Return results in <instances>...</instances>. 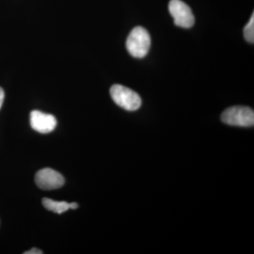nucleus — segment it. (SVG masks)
Wrapping results in <instances>:
<instances>
[{"instance_id":"obj_1","label":"nucleus","mask_w":254,"mask_h":254,"mask_svg":"<svg viewBox=\"0 0 254 254\" xmlns=\"http://www.w3.org/2000/svg\"><path fill=\"white\" fill-rule=\"evenodd\" d=\"M150 43V36L147 30L137 26L132 29L127 38V49L132 57L141 59L149 52Z\"/></svg>"},{"instance_id":"obj_2","label":"nucleus","mask_w":254,"mask_h":254,"mask_svg":"<svg viewBox=\"0 0 254 254\" xmlns=\"http://www.w3.org/2000/svg\"><path fill=\"white\" fill-rule=\"evenodd\" d=\"M113 101L127 111H136L141 106V97L136 92L122 85L115 84L110 88Z\"/></svg>"},{"instance_id":"obj_3","label":"nucleus","mask_w":254,"mask_h":254,"mask_svg":"<svg viewBox=\"0 0 254 254\" xmlns=\"http://www.w3.org/2000/svg\"><path fill=\"white\" fill-rule=\"evenodd\" d=\"M222 123L230 126L253 127L254 112L252 108L245 106H234L227 108L221 115Z\"/></svg>"},{"instance_id":"obj_4","label":"nucleus","mask_w":254,"mask_h":254,"mask_svg":"<svg viewBox=\"0 0 254 254\" xmlns=\"http://www.w3.org/2000/svg\"><path fill=\"white\" fill-rule=\"evenodd\" d=\"M169 11L177 26L190 28L194 24L195 18L191 9L181 0H171L169 3Z\"/></svg>"},{"instance_id":"obj_5","label":"nucleus","mask_w":254,"mask_h":254,"mask_svg":"<svg viewBox=\"0 0 254 254\" xmlns=\"http://www.w3.org/2000/svg\"><path fill=\"white\" fill-rule=\"evenodd\" d=\"M35 182L41 190H53L61 188L64 185V178L53 169L44 168L36 173Z\"/></svg>"},{"instance_id":"obj_6","label":"nucleus","mask_w":254,"mask_h":254,"mask_svg":"<svg viewBox=\"0 0 254 254\" xmlns=\"http://www.w3.org/2000/svg\"><path fill=\"white\" fill-rule=\"evenodd\" d=\"M30 124L33 129L41 133H48L56 128V118L50 114L33 110L30 115Z\"/></svg>"},{"instance_id":"obj_7","label":"nucleus","mask_w":254,"mask_h":254,"mask_svg":"<svg viewBox=\"0 0 254 254\" xmlns=\"http://www.w3.org/2000/svg\"><path fill=\"white\" fill-rule=\"evenodd\" d=\"M43 206L55 213L62 214L69 209V203L66 201H56L50 198H44L42 200Z\"/></svg>"},{"instance_id":"obj_8","label":"nucleus","mask_w":254,"mask_h":254,"mask_svg":"<svg viewBox=\"0 0 254 254\" xmlns=\"http://www.w3.org/2000/svg\"><path fill=\"white\" fill-rule=\"evenodd\" d=\"M244 36L247 42L254 43V14H252L250 21L244 28Z\"/></svg>"},{"instance_id":"obj_9","label":"nucleus","mask_w":254,"mask_h":254,"mask_svg":"<svg viewBox=\"0 0 254 254\" xmlns=\"http://www.w3.org/2000/svg\"><path fill=\"white\" fill-rule=\"evenodd\" d=\"M24 254H43V252L41 250H38L37 248L31 249V250L28 252H24Z\"/></svg>"},{"instance_id":"obj_10","label":"nucleus","mask_w":254,"mask_h":254,"mask_svg":"<svg viewBox=\"0 0 254 254\" xmlns=\"http://www.w3.org/2000/svg\"><path fill=\"white\" fill-rule=\"evenodd\" d=\"M4 99V90L0 87V109H1V106H2L3 102Z\"/></svg>"},{"instance_id":"obj_11","label":"nucleus","mask_w":254,"mask_h":254,"mask_svg":"<svg viewBox=\"0 0 254 254\" xmlns=\"http://www.w3.org/2000/svg\"><path fill=\"white\" fill-rule=\"evenodd\" d=\"M78 207V205L77 203H75V202H73V203H69V209H73V210H74V209L77 208Z\"/></svg>"}]
</instances>
